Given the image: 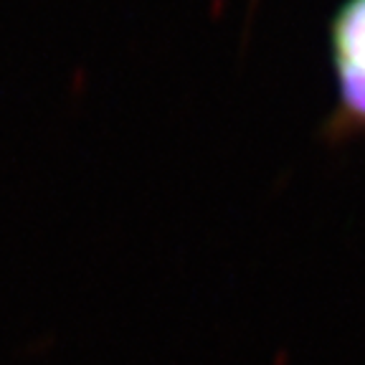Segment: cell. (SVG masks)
Wrapping results in <instances>:
<instances>
[{"label":"cell","instance_id":"6da1fadb","mask_svg":"<svg viewBox=\"0 0 365 365\" xmlns=\"http://www.w3.org/2000/svg\"><path fill=\"white\" fill-rule=\"evenodd\" d=\"M335 104L322 135L327 143L365 137V0H342L327 23Z\"/></svg>","mask_w":365,"mask_h":365}]
</instances>
